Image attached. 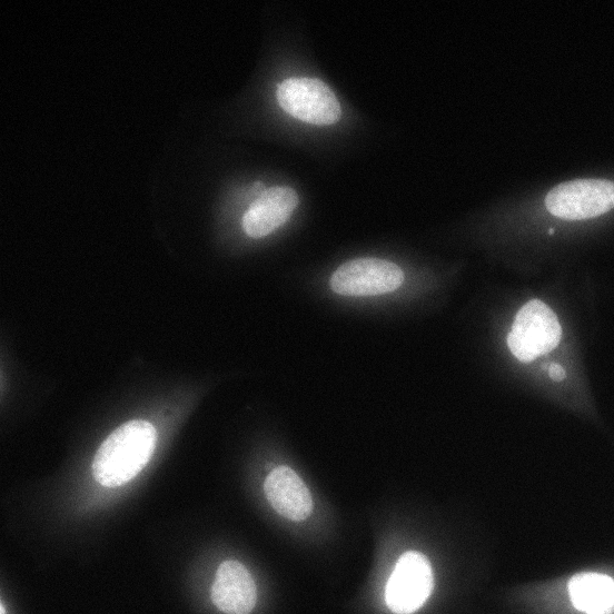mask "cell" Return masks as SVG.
Here are the masks:
<instances>
[{"label":"cell","instance_id":"277c9868","mask_svg":"<svg viewBox=\"0 0 614 614\" xmlns=\"http://www.w3.org/2000/svg\"><path fill=\"white\" fill-rule=\"evenodd\" d=\"M280 107L293 117L313 125L335 123L340 105L330 88L316 78H289L277 89Z\"/></svg>","mask_w":614,"mask_h":614},{"label":"cell","instance_id":"52a82bcc","mask_svg":"<svg viewBox=\"0 0 614 614\" xmlns=\"http://www.w3.org/2000/svg\"><path fill=\"white\" fill-rule=\"evenodd\" d=\"M211 600L226 614H249L257 600L256 584L249 571L238 561L222 562L212 583Z\"/></svg>","mask_w":614,"mask_h":614},{"label":"cell","instance_id":"3957f363","mask_svg":"<svg viewBox=\"0 0 614 614\" xmlns=\"http://www.w3.org/2000/svg\"><path fill=\"white\" fill-rule=\"evenodd\" d=\"M547 210L562 219L582 220L614 208V182L606 179H576L553 187L545 197Z\"/></svg>","mask_w":614,"mask_h":614},{"label":"cell","instance_id":"8fae6325","mask_svg":"<svg viewBox=\"0 0 614 614\" xmlns=\"http://www.w3.org/2000/svg\"><path fill=\"white\" fill-rule=\"evenodd\" d=\"M548 375L554 380H562L565 377V372L563 367L558 364H551L548 368Z\"/></svg>","mask_w":614,"mask_h":614},{"label":"cell","instance_id":"8992f818","mask_svg":"<svg viewBox=\"0 0 614 614\" xmlns=\"http://www.w3.org/2000/svg\"><path fill=\"white\" fill-rule=\"evenodd\" d=\"M403 280L404 274L396 264L364 257L340 265L330 278V287L344 296H376L394 291Z\"/></svg>","mask_w":614,"mask_h":614},{"label":"cell","instance_id":"5b68a950","mask_svg":"<svg viewBox=\"0 0 614 614\" xmlns=\"http://www.w3.org/2000/svg\"><path fill=\"white\" fill-rule=\"evenodd\" d=\"M434 587L428 558L415 551L404 553L386 584L385 598L396 614H412L423 606Z\"/></svg>","mask_w":614,"mask_h":614},{"label":"cell","instance_id":"6da1fadb","mask_svg":"<svg viewBox=\"0 0 614 614\" xmlns=\"http://www.w3.org/2000/svg\"><path fill=\"white\" fill-rule=\"evenodd\" d=\"M156 440V429L149 422L135 419L122 424L98 448L92 460L95 479L106 487L127 484L148 464Z\"/></svg>","mask_w":614,"mask_h":614},{"label":"cell","instance_id":"7a4b0ae2","mask_svg":"<svg viewBox=\"0 0 614 614\" xmlns=\"http://www.w3.org/2000/svg\"><path fill=\"white\" fill-rule=\"evenodd\" d=\"M561 337L555 313L542 300L532 299L516 314L507 345L518 360L529 363L555 349Z\"/></svg>","mask_w":614,"mask_h":614},{"label":"cell","instance_id":"30bf717a","mask_svg":"<svg viewBox=\"0 0 614 614\" xmlns=\"http://www.w3.org/2000/svg\"><path fill=\"white\" fill-rule=\"evenodd\" d=\"M574 607L585 614H614V580L602 573H577L568 581Z\"/></svg>","mask_w":614,"mask_h":614},{"label":"cell","instance_id":"ba28073f","mask_svg":"<svg viewBox=\"0 0 614 614\" xmlns=\"http://www.w3.org/2000/svg\"><path fill=\"white\" fill-rule=\"evenodd\" d=\"M298 205L296 191L289 187H270L263 190L242 217V228L252 238H261L290 217Z\"/></svg>","mask_w":614,"mask_h":614},{"label":"cell","instance_id":"7c38bea8","mask_svg":"<svg viewBox=\"0 0 614 614\" xmlns=\"http://www.w3.org/2000/svg\"><path fill=\"white\" fill-rule=\"evenodd\" d=\"M0 610H1V613H0V614H6V610H4L3 603L0 604Z\"/></svg>","mask_w":614,"mask_h":614},{"label":"cell","instance_id":"9c48e42d","mask_svg":"<svg viewBox=\"0 0 614 614\" xmlns=\"http://www.w3.org/2000/svg\"><path fill=\"white\" fill-rule=\"evenodd\" d=\"M264 491L273 508L290 521H304L313 511L309 489L288 466L274 468L265 479Z\"/></svg>","mask_w":614,"mask_h":614}]
</instances>
